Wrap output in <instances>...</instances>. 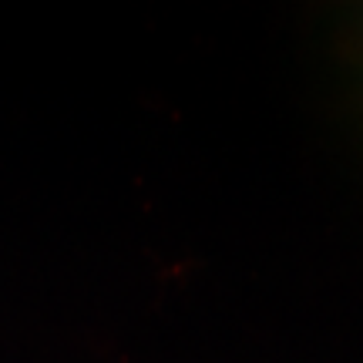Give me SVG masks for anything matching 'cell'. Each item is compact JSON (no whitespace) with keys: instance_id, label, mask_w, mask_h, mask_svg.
I'll use <instances>...</instances> for the list:
<instances>
[]
</instances>
